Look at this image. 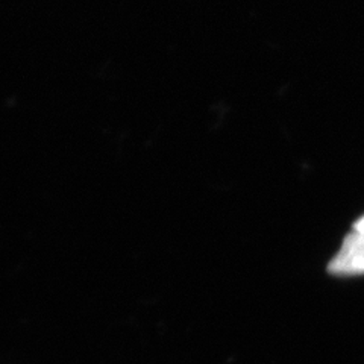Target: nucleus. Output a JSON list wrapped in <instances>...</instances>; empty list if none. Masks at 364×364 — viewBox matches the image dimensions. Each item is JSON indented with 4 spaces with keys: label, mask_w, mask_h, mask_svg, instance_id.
Returning a JSON list of instances; mask_svg holds the SVG:
<instances>
[{
    "label": "nucleus",
    "mask_w": 364,
    "mask_h": 364,
    "mask_svg": "<svg viewBox=\"0 0 364 364\" xmlns=\"http://www.w3.org/2000/svg\"><path fill=\"white\" fill-rule=\"evenodd\" d=\"M328 272L337 277L364 275V235L352 231L328 264Z\"/></svg>",
    "instance_id": "obj_1"
},
{
    "label": "nucleus",
    "mask_w": 364,
    "mask_h": 364,
    "mask_svg": "<svg viewBox=\"0 0 364 364\" xmlns=\"http://www.w3.org/2000/svg\"><path fill=\"white\" fill-rule=\"evenodd\" d=\"M354 230H355L358 234L364 235V215H363V218H361L358 222H355Z\"/></svg>",
    "instance_id": "obj_2"
}]
</instances>
